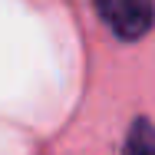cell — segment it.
<instances>
[{
  "instance_id": "cell-2",
  "label": "cell",
  "mask_w": 155,
  "mask_h": 155,
  "mask_svg": "<svg viewBox=\"0 0 155 155\" xmlns=\"http://www.w3.org/2000/svg\"><path fill=\"white\" fill-rule=\"evenodd\" d=\"M122 155H155V125L149 119H135Z\"/></svg>"
},
{
  "instance_id": "cell-1",
  "label": "cell",
  "mask_w": 155,
  "mask_h": 155,
  "mask_svg": "<svg viewBox=\"0 0 155 155\" xmlns=\"http://www.w3.org/2000/svg\"><path fill=\"white\" fill-rule=\"evenodd\" d=\"M96 10L119 40H139L155 23V0H96Z\"/></svg>"
}]
</instances>
